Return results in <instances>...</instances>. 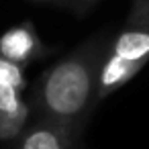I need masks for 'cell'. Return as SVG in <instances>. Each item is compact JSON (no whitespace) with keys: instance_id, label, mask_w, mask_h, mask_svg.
<instances>
[{"instance_id":"cell-1","label":"cell","mask_w":149,"mask_h":149,"mask_svg":"<svg viewBox=\"0 0 149 149\" xmlns=\"http://www.w3.org/2000/svg\"><path fill=\"white\" fill-rule=\"evenodd\" d=\"M106 47L92 39L51 65L37 82L33 106L39 116L59 120L78 133L98 104V80Z\"/></svg>"},{"instance_id":"cell-5","label":"cell","mask_w":149,"mask_h":149,"mask_svg":"<svg viewBox=\"0 0 149 149\" xmlns=\"http://www.w3.org/2000/svg\"><path fill=\"white\" fill-rule=\"evenodd\" d=\"M23 90L0 80V139H15L23 133L29 118V104L21 96Z\"/></svg>"},{"instance_id":"cell-3","label":"cell","mask_w":149,"mask_h":149,"mask_svg":"<svg viewBox=\"0 0 149 149\" xmlns=\"http://www.w3.org/2000/svg\"><path fill=\"white\" fill-rule=\"evenodd\" d=\"M47 55H49V49L43 45L31 21H23L21 25L0 35V57L8 61H15L25 68L31 61L43 59Z\"/></svg>"},{"instance_id":"cell-7","label":"cell","mask_w":149,"mask_h":149,"mask_svg":"<svg viewBox=\"0 0 149 149\" xmlns=\"http://www.w3.org/2000/svg\"><path fill=\"white\" fill-rule=\"evenodd\" d=\"M98 0H68V4H76V6H92Z\"/></svg>"},{"instance_id":"cell-4","label":"cell","mask_w":149,"mask_h":149,"mask_svg":"<svg viewBox=\"0 0 149 149\" xmlns=\"http://www.w3.org/2000/svg\"><path fill=\"white\" fill-rule=\"evenodd\" d=\"M78 131L59 120L37 116V120L23 133L19 149H72Z\"/></svg>"},{"instance_id":"cell-8","label":"cell","mask_w":149,"mask_h":149,"mask_svg":"<svg viewBox=\"0 0 149 149\" xmlns=\"http://www.w3.org/2000/svg\"><path fill=\"white\" fill-rule=\"evenodd\" d=\"M37 2H45V0H37ZM63 2H68V0H63Z\"/></svg>"},{"instance_id":"cell-6","label":"cell","mask_w":149,"mask_h":149,"mask_svg":"<svg viewBox=\"0 0 149 149\" xmlns=\"http://www.w3.org/2000/svg\"><path fill=\"white\" fill-rule=\"evenodd\" d=\"M23 70H25L23 65H19L15 61H8L4 57H0V80L17 86L19 90H25L27 88V80H25V72Z\"/></svg>"},{"instance_id":"cell-2","label":"cell","mask_w":149,"mask_h":149,"mask_svg":"<svg viewBox=\"0 0 149 149\" xmlns=\"http://www.w3.org/2000/svg\"><path fill=\"white\" fill-rule=\"evenodd\" d=\"M149 61V0H133L125 25L104 53L98 102L131 82Z\"/></svg>"}]
</instances>
